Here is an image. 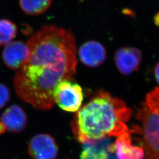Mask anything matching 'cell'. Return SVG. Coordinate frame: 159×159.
I'll use <instances>...</instances> for the list:
<instances>
[{
    "instance_id": "cell-1",
    "label": "cell",
    "mask_w": 159,
    "mask_h": 159,
    "mask_svg": "<svg viewBox=\"0 0 159 159\" xmlns=\"http://www.w3.org/2000/svg\"><path fill=\"white\" fill-rule=\"evenodd\" d=\"M27 44L29 58L14 77L15 91L23 102L47 111L55 104L53 95L57 85L76 73L75 38L66 29L45 25Z\"/></svg>"
},
{
    "instance_id": "cell-2",
    "label": "cell",
    "mask_w": 159,
    "mask_h": 159,
    "mask_svg": "<svg viewBox=\"0 0 159 159\" xmlns=\"http://www.w3.org/2000/svg\"><path fill=\"white\" fill-rule=\"evenodd\" d=\"M78 110L71 126L76 139L81 143L119 137L129 131L125 123L130 119L131 109L107 91L97 92Z\"/></svg>"
},
{
    "instance_id": "cell-3",
    "label": "cell",
    "mask_w": 159,
    "mask_h": 159,
    "mask_svg": "<svg viewBox=\"0 0 159 159\" xmlns=\"http://www.w3.org/2000/svg\"><path fill=\"white\" fill-rule=\"evenodd\" d=\"M159 88L156 87L147 95L136 115L142 125V144L147 159H159Z\"/></svg>"
},
{
    "instance_id": "cell-4",
    "label": "cell",
    "mask_w": 159,
    "mask_h": 159,
    "mask_svg": "<svg viewBox=\"0 0 159 159\" xmlns=\"http://www.w3.org/2000/svg\"><path fill=\"white\" fill-rule=\"evenodd\" d=\"M53 97L54 103L68 112L77 111L83 101L82 88L71 79L64 80L57 85Z\"/></svg>"
},
{
    "instance_id": "cell-5",
    "label": "cell",
    "mask_w": 159,
    "mask_h": 159,
    "mask_svg": "<svg viewBox=\"0 0 159 159\" xmlns=\"http://www.w3.org/2000/svg\"><path fill=\"white\" fill-rule=\"evenodd\" d=\"M28 150L33 159H56L58 148L52 137L48 134L41 133L31 139Z\"/></svg>"
},
{
    "instance_id": "cell-6",
    "label": "cell",
    "mask_w": 159,
    "mask_h": 159,
    "mask_svg": "<svg viewBox=\"0 0 159 159\" xmlns=\"http://www.w3.org/2000/svg\"><path fill=\"white\" fill-rule=\"evenodd\" d=\"M142 59L141 51L136 47H125L116 52L114 61L121 74L129 75L137 71Z\"/></svg>"
},
{
    "instance_id": "cell-7",
    "label": "cell",
    "mask_w": 159,
    "mask_h": 159,
    "mask_svg": "<svg viewBox=\"0 0 159 159\" xmlns=\"http://www.w3.org/2000/svg\"><path fill=\"white\" fill-rule=\"evenodd\" d=\"M5 46L2 58L6 66L12 70L20 69L29 58L27 44L21 41H11Z\"/></svg>"
},
{
    "instance_id": "cell-8",
    "label": "cell",
    "mask_w": 159,
    "mask_h": 159,
    "mask_svg": "<svg viewBox=\"0 0 159 159\" xmlns=\"http://www.w3.org/2000/svg\"><path fill=\"white\" fill-rule=\"evenodd\" d=\"M80 61L85 66L95 68L102 65L107 57L106 50L102 44L94 40L83 44L79 51Z\"/></svg>"
},
{
    "instance_id": "cell-9",
    "label": "cell",
    "mask_w": 159,
    "mask_h": 159,
    "mask_svg": "<svg viewBox=\"0 0 159 159\" xmlns=\"http://www.w3.org/2000/svg\"><path fill=\"white\" fill-rule=\"evenodd\" d=\"M114 144L108 137L91 143H84L80 159H116Z\"/></svg>"
},
{
    "instance_id": "cell-10",
    "label": "cell",
    "mask_w": 159,
    "mask_h": 159,
    "mask_svg": "<svg viewBox=\"0 0 159 159\" xmlns=\"http://www.w3.org/2000/svg\"><path fill=\"white\" fill-rule=\"evenodd\" d=\"M1 121L6 127V130L11 133H20L26 127L28 117L23 108L14 104L6 109L2 114Z\"/></svg>"
},
{
    "instance_id": "cell-11",
    "label": "cell",
    "mask_w": 159,
    "mask_h": 159,
    "mask_svg": "<svg viewBox=\"0 0 159 159\" xmlns=\"http://www.w3.org/2000/svg\"><path fill=\"white\" fill-rule=\"evenodd\" d=\"M114 144L117 159H143L144 150L142 147L133 145L130 132L129 131L117 137Z\"/></svg>"
},
{
    "instance_id": "cell-12",
    "label": "cell",
    "mask_w": 159,
    "mask_h": 159,
    "mask_svg": "<svg viewBox=\"0 0 159 159\" xmlns=\"http://www.w3.org/2000/svg\"><path fill=\"white\" fill-rule=\"evenodd\" d=\"M52 0H20V6L25 13L38 16L46 12Z\"/></svg>"
},
{
    "instance_id": "cell-13",
    "label": "cell",
    "mask_w": 159,
    "mask_h": 159,
    "mask_svg": "<svg viewBox=\"0 0 159 159\" xmlns=\"http://www.w3.org/2000/svg\"><path fill=\"white\" fill-rule=\"evenodd\" d=\"M17 34V27L11 21L0 20V46H6L11 43Z\"/></svg>"
},
{
    "instance_id": "cell-14",
    "label": "cell",
    "mask_w": 159,
    "mask_h": 159,
    "mask_svg": "<svg viewBox=\"0 0 159 159\" xmlns=\"http://www.w3.org/2000/svg\"><path fill=\"white\" fill-rule=\"evenodd\" d=\"M10 99V91L3 84H0V110L9 102Z\"/></svg>"
},
{
    "instance_id": "cell-15",
    "label": "cell",
    "mask_w": 159,
    "mask_h": 159,
    "mask_svg": "<svg viewBox=\"0 0 159 159\" xmlns=\"http://www.w3.org/2000/svg\"><path fill=\"white\" fill-rule=\"evenodd\" d=\"M159 64L157 63L154 68V77L156 81L159 83Z\"/></svg>"
},
{
    "instance_id": "cell-16",
    "label": "cell",
    "mask_w": 159,
    "mask_h": 159,
    "mask_svg": "<svg viewBox=\"0 0 159 159\" xmlns=\"http://www.w3.org/2000/svg\"><path fill=\"white\" fill-rule=\"evenodd\" d=\"M7 130H6L5 126L1 121H0V134H2L3 133H4Z\"/></svg>"
},
{
    "instance_id": "cell-17",
    "label": "cell",
    "mask_w": 159,
    "mask_h": 159,
    "mask_svg": "<svg viewBox=\"0 0 159 159\" xmlns=\"http://www.w3.org/2000/svg\"><path fill=\"white\" fill-rule=\"evenodd\" d=\"M154 24L158 25V24H159V14L158 13L156 14V16L154 17Z\"/></svg>"
}]
</instances>
